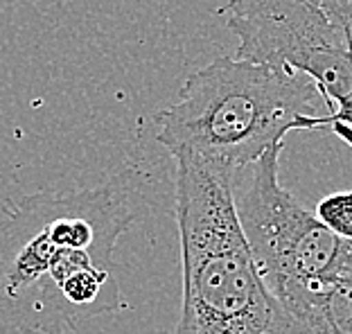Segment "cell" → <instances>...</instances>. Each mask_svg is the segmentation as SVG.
<instances>
[{"label": "cell", "mask_w": 352, "mask_h": 334, "mask_svg": "<svg viewBox=\"0 0 352 334\" xmlns=\"http://www.w3.org/2000/svg\"><path fill=\"white\" fill-rule=\"evenodd\" d=\"M131 224L116 186L16 201L0 221V334H68L120 312L113 251Z\"/></svg>", "instance_id": "6da1fadb"}, {"label": "cell", "mask_w": 352, "mask_h": 334, "mask_svg": "<svg viewBox=\"0 0 352 334\" xmlns=\"http://www.w3.org/2000/svg\"><path fill=\"white\" fill-rule=\"evenodd\" d=\"M330 126L316 84L287 66L219 57L188 77L156 115V140L174 156L233 174L253 165L289 131Z\"/></svg>", "instance_id": "7a4b0ae2"}, {"label": "cell", "mask_w": 352, "mask_h": 334, "mask_svg": "<svg viewBox=\"0 0 352 334\" xmlns=\"http://www.w3.org/2000/svg\"><path fill=\"white\" fill-rule=\"evenodd\" d=\"M183 303L174 334H314L278 303L251 258L235 177L176 161Z\"/></svg>", "instance_id": "3957f363"}, {"label": "cell", "mask_w": 352, "mask_h": 334, "mask_svg": "<svg viewBox=\"0 0 352 334\" xmlns=\"http://www.w3.org/2000/svg\"><path fill=\"white\" fill-rule=\"evenodd\" d=\"M271 147L242 174L235 210L251 258L267 289L289 314L307 307L341 271L350 240L332 233L280 183V152Z\"/></svg>", "instance_id": "277c9868"}, {"label": "cell", "mask_w": 352, "mask_h": 334, "mask_svg": "<svg viewBox=\"0 0 352 334\" xmlns=\"http://www.w3.org/2000/svg\"><path fill=\"white\" fill-rule=\"evenodd\" d=\"M235 57L287 66L316 84L332 133L352 149V45L318 0H230Z\"/></svg>", "instance_id": "5b68a950"}, {"label": "cell", "mask_w": 352, "mask_h": 334, "mask_svg": "<svg viewBox=\"0 0 352 334\" xmlns=\"http://www.w3.org/2000/svg\"><path fill=\"white\" fill-rule=\"evenodd\" d=\"M314 212L332 233L352 242V190L323 197Z\"/></svg>", "instance_id": "8992f818"}]
</instances>
